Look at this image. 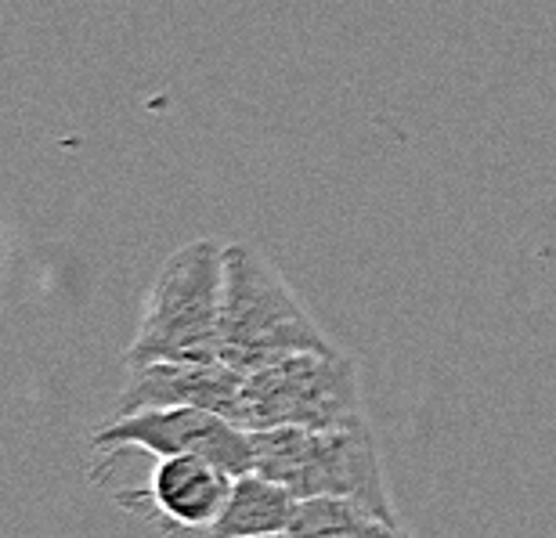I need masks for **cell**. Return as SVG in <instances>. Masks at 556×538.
I'll return each mask as SVG.
<instances>
[{
	"label": "cell",
	"instance_id": "1",
	"mask_svg": "<svg viewBox=\"0 0 556 538\" xmlns=\"http://www.w3.org/2000/svg\"><path fill=\"white\" fill-rule=\"evenodd\" d=\"M300 351H337V343L257 246H225L220 362L239 373H257Z\"/></svg>",
	"mask_w": 556,
	"mask_h": 538
},
{
	"label": "cell",
	"instance_id": "2",
	"mask_svg": "<svg viewBox=\"0 0 556 538\" xmlns=\"http://www.w3.org/2000/svg\"><path fill=\"white\" fill-rule=\"evenodd\" d=\"M225 246L192 239L166 257L144 297L127 368L149 362H220Z\"/></svg>",
	"mask_w": 556,
	"mask_h": 538
},
{
	"label": "cell",
	"instance_id": "3",
	"mask_svg": "<svg viewBox=\"0 0 556 538\" xmlns=\"http://www.w3.org/2000/svg\"><path fill=\"white\" fill-rule=\"evenodd\" d=\"M253 470L286 485L296 499L315 496H348L372 506L380 517L397 521L394 499L387 491L380 455L369 423L337 430L307 427H271L250 430Z\"/></svg>",
	"mask_w": 556,
	"mask_h": 538
},
{
	"label": "cell",
	"instance_id": "4",
	"mask_svg": "<svg viewBox=\"0 0 556 538\" xmlns=\"http://www.w3.org/2000/svg\"><path fill=\"white\" fill-rule=\"evenodd\" d=\"M365 420L358 365L340 351H300L247 373L242 430L307 427L337 430Z\"/></svg>",
	"mask_w": 556,
	"mask_h": 538
},
{
	"label": "cell",
	"instance_id": "5",
	"mask_svg": "<svg viewBox=\"0 0 556 538\" xmlns=\"http://www.w3.org/2000/svg\"><path fill=\"white\" fill-rule=\"evenodd\" d=\"M91 452L98 463H113L119 455L141 452L152 459L163 455H203L210 463L247 474L253 470L250 430L231 423L220 412L199 405H166L141 412H116L91 434Z\"/></svg>",
	"mask_w": 556,
	"mask_h": 538
},
{
	"label": "cell",
	"instance_id": "6",
	"mask_svg": "<svg viewBox=\"0 0 556 538\" xmlns=\"http://www.w3.org/2000/svg\"><path fill=\"white\" fill-rule=\"evenodd\" d=\"M242 387L247 373L228 362H149L130 365L127 384L119 390L116 412L166 409V405H199L220 412L242 427Z\"/></svg>",
	"mask_w": 556,
	"mask_h": 538
},
{
	"label": "cell",
	"instance_id": "7",
	"mask_svg": "<svg viewBox=\"0 0 556 538\" xmlns=\"http://www.w3.org/2000/svg\"><path fill=\"white\" fill-rule=\"evenodd\" d=\"M236 474L203 455H163L155 459L149 488L130 506L149 502L166 528L210 531L231 496Z\"/></svg>",
	"mask_w": 556,
	"mask_h": 538
},
{
	"label": "cell",
	"instance_id": "8",
	"mask_svg": "<svg viewBox=\"0 0 556 538\" xmlns=\"http://www.w3.org/2000/svg\"><path fill=\"white\" fill-rule=\"evenodd\" d=\"M296 496L286 485H278L261 470H247L231 480V496L214 521L210 535L217 538H268L289 535L296 513Z\"/></svg>",
	"mask_w": 556,
	"mask_h": 538
},
{
	"label": "cell",
	"instance_id": "9",
	"mask_svg": "<svg viewBox=\"0 0 556 538\" xmlns=\"http://www.w3.org/2000/svg\"><path fill=\"white\" fill-rule=\"evenodd\" d=\"M293 538H365V535H405V524H394L380 517L372 506L348 496H315L300 499L293 524H289Z\"/></svg>",
	"mask_w": 556,
	"mask_h": 538
},
{
	"label": "cell",
	"instance_id": "10",
	"mask_svg": "<svg viewBox=\"0 0 556 538\" xmlns=\"http://www.w3.org/2000/svg\"><path fill=\"white\" fill-rule=\"evenodd\" d=\"M8 272H11V239H8V228H4V217H0V293H4V283H8Z\"/></svg>",
	"mask_w": 556,
	"mask_h": 538
}]
</instances>
